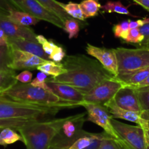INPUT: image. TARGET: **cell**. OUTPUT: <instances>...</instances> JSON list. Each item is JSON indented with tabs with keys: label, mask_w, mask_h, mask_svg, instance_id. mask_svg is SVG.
Listing matches in <instances>:
<instances>
[{
	"label": "cell",
	"mask_w": 149,
	"mask_h": 149,
	"mask_svg": "<svg viewBox=\"0 0 149 149\" xmlns=\"http://www.w3.org/2000/svg\"><path fill=\"white\" fill-rule=\"evenodd\" d=\"M63 65L66 72L49 80L70 85L84 93L103 80L114 77L98 61L82 54L67 56Z\"/></svg>",
	"instance_id": "1"
},
{
	"label": "cell",
	"mask_w": 149,
	"mask_h": 149,
	"mask_svg": "<svg viewBox=\"0 0 149 149\" xmlns=\"http://www.w3.org/2000/svg\"><path fill=\"white\" fill-rule=\"evenodd\" d=\"M72 116L45 121L35 120L17 131L23 137L26 149H50L52 141L62 130L63 124Z\"/></svg>",
	"instance_id": "2"
},
{
	"label": "cell",
	"mask_w": 149,
	"mask_h": 149,
	"mask_svg": "<svg viewBox=\"0 0 149 149\" xmlns=\"http://www.w3.org/2000/svg\"><path fill=\"white\" fill-rule=\"evenodd\" d=\"M66 107L59 105H43L17 101L0 95V119L31 118L39 119L45 115H55Z\"/></svg>",
	"instance_id": "3"
},
{
	"label": "cell",
	"mask_w": 149,
	"mask_h": 149,
	"mask_svg": "<svg viewBox=\"0 0 149 149\" xmlns=\"http://www.w3.org/2000/svg\"><path fill=\"white\" fill-rule=\"evenodd\" d=\"M2 95L17 101L43 105H63L68 109L81 106L79 103L63 100L49 90L33 86L31 83H23L20 82H17L14 86L4 92Z\"/></svg>",
	"instance_id": "4"
},
{
	"label": "cell",
	"mask_w": 149,
	"mask_h": 149,
	"mask_svg": "<svg viewBox=\"0 0 149 149\" xmlns=\"http://www.w3.org/2000/svg\"><path fill=\"white\" fill-rule=\"evenodd\" d=\"M118 62V70L131 71L149 67V49L138 48L130 49L117 48L114 49Z\"/></svg>",
	"instance_id": "5"
},
{
	"label": "cell",
	"mask_w": 149,
	"mask_h": 149,
	"mask_svg": "<svg viewBox=\"0 0 149 149\" xmlns=\"http://www.w3.org/2000/svg\"><path fill=\"white\" fill-rule=\"evenodd\" d=\"M105 133H90L79 129L73 137H67L61 131L52 141L50 149H87Z\"/></svg>",
	"instance_id": "6"
},
{
	"label": "cell",
	"mask_w": 149,
	"mask_h": 149,
	"mask_svg": "<svg viewBox=\"0 0 149 149\" xmlns=\"http://www.w3.org/2000/svg\"><path fill=\"white\" fill-rule=\"evenodd\" d=\"M111 124L119 138L130 149H146V139L141 126H132L112 118Z\"/></svg>",
	"instance_id": "7"
},
{
	"label": "cell",
	"mask_w": 149,
	"mask_h": 149,
	"mask_svg": "<svg viewBox=\"0 0 149 149\" xmlns=\"http://www.w3.org/2000/svg\"><path fill=\"white\" fill-rule=\"evenodd\" d=\"M123 86L125 85L116 80L114 77L104 80L84 93V101L90 103L104 105L113 99L116 92Z\"/></svg>",
	"instance_id": "8"
},
{
	"label": "cell",
	"mask_w": 149,
	"mask_h": 149,
	"mask_svg": "<svg viewBox=\"0 0 149 149\" xmlns=\"http://www.w3.org/2000/svg\"><path fill=\"white\" fill-rule=\"evenodd\" d=\"M82 107L87 110V121L98 125L111 137L115 139H120L111 124L113 116L104 105L84 102Z\"/></svg>",
	"instance_id": "9"
},
{
	"label": "cell",
	"mask_w": 149,
	"mask_h": 149,
	"mask_svg": "<svg viewBox=\"0 0 149 149\" xmlns=\"http://www.w3.org/2000/svg\"><path fill=\"white\" fill-rule=\"evenodd\" d=\"M17 10L34 16L40 20H45L64 30L65 23L59 18L41 5L36 0H10Z\"/></svg>",
	"instance_id": "10"
},
{
	"label": "cell",
	"mask_w": 149,
	"mask_h": 149,
	"mask_svg": "<svg viewBox=\"0 0 149 149\" xmlns=\"http://www.w3.org/2000/svg\"><path fill=\"white\" fill-rule=\"evenodd\" d=\"M86 51L89 55L95 58L114 77L117 75L119 70L117 58L114 49L100 48L87 43L86 46Z\"/></svg>",
	"instance_id": "11"
},
{
	"label": "cell",
	"mask_w": 149,
	"mask_h": 149,
	"mask_svg": "<svg viewBox=\"0 0 149 149\" xmlns=\"http://www.w3.org/2000/svg\"><path fill=\"white\" fill-rule=\"evenodd\" d=\"M10 49H11V63L9 65V67L11 70H36L38 66L48 61L31 53L13 49L12 48H10Z\"/></svg>",
	"instance_id": "12"
},
{
	"label": "cell",
	"mask_w": 149,
	"mask_h": 149,
	"mask_svg": "<svg viewBox=\"0 0 149 149\" xmlns=\"http://www.w3.org/2000/svg\"><path fill=\"white\" fill-rule=\"evenodd\" d=\"M113 99L116 105L120 108L143 113L142 108L135 87L123 86L116 92Z\"/></svg>",
	"instance_id": "13"
},
{
	"label": "cell",
	"mask_w": 149,
	"mask_h": 149,
	"mask_svg": "<svg viewBox=\"0 0 149 149\" xmlns=\"http://www.w3.org/2000/svg\"><path fill=\"white\" fill-rule=\"evenodd\" d=\"M47 84L48 88L55 95L59 96L63 100L67 102H75L81 104L82 106L84 101V93L70 85L55 82L47 78Z\"/></svg>",
	"instance_id": "14"
},
{
	"label": "cell",
	"mask_w": 149,
	"mask_h": 149,
	"mask_svg": "<svg viewBox=\"0 0 149 149\" xmlns=\"http://www.w3.org/2000/svg\"><path fill=\"white\" fill-rule=\"evenodd\" d=\"M0 29H2L9 37L38 42L36 39L37 35L34 31L27 26H20L11 21L5 15H0Z\"/></svg>",
	"instance_id": "15"
},
{
	"label": "cell",
	"mask_w": 149,
	"mask_h": 149,
	"mask_svg": "<svg viewBox=\"0 0 149 149\" xmlns=\"http://www.w3.org/2000/svg\"><path fill=\"white\" fill-rule=\"evenodd\" d=\"M8 45L13 49L20 50L31 53L45 60H50L49 56L44 51L42 45L38 42L29 40L25 39L9 37Z\"/></svg>",
	"instance_id": "16"
},
{
	"label": "cell",
	"mask_w": 149,
	"mask_h": 149,
	"mask_svg": "<svg viewBox=\"0 0 149 149\" xmlns=\"http://www.w3.org/2000/svg\"><path fill=\"white\" fill-rule=\"evenodd\" d=\"M103 105L109 110L113 118H121V119L126 120L130 122L135 123L138 126H141L145 121V118L143 116V113L126 110L120 108L116 105L113 99Z\"/></svg>",
	"instance_id": "17"
},
{
	"label": "cell",
	"mask_w": 149,
	"mask_h": 149,
	"mask_svg": "<svg viewBox=\"0 0 149 149\" xmlns=\"http://www.w3.org/2000/svg\"><path fill=\"white\" fill-rule=\"evenodd\" d=\"M149 75V67L131 71H121L115 78L125 86L135 87Z\"/></svg>",
	"instance_id": "18"
},
{
	"label": "cell",
	"mask_w": 149,
	"mask_h": 149,
	"mask_svg": "<svg viewBox=\"0 0 149 149\" xmlns=\"http://www.w3.org/2000/svg\"><path fill=\"white\" fill-rule=\"evenodd\" d=\"M7 18L11 21L14 22L17 24L27 26V27L30 26H34L40 21L39 19L36 18L34 16L18 10H10Z\"/></svg>",
	"instance_id": "19"
},
{
	"label": "cell",
	"mask_w": 149,
	"mask_h": 149,
	"mask_svg": "<svg viewBox=\"0 0 149 149\" xmlns=\"http://www.w3.org/2000/svg\"><path fill=\"white\" fill-rule=\"evenodd\" d=\"M36 1L41 5L43 6L46 10L59 18L64 23L67 19L71 18L63 8L61 2L60 1H56V0H36Z\"/></svg>",
	"instance_id": "20"
},
{
	"label": "cell",
	"mask_w": 149,
	"mask_h": 149,
	"mask_svg": "<svg viewBox=\"0 0 149 149\" xmlns=\"http://www.w3.org/2000/svg\"><path fill=\"white\" fill-rule=\"evenodd\" d=\"M36 70L45 73L47 75H50L52 77H58L67 72L64 67L63 63L55 62L52 60H48L44 64L38 66Z\"/></svg>",
	"instance_id": "21"
},
{
	"label": "cell",
	"mask_w": 149,
	"mask_h": 149,
	"mask_svg": "<svg viewBox=\"0 0 149 149\" xmlns=\"http://www.w3.org/2000/svg\"><path fill=\"white\" fill-rule=\"evenodd\" d=\"M15 70L0 71V95L8 91L17 83Z\"/></svg>",
	"instance_id": "22"
},
{
	"label": "cell",
	"mask_w": 149,
	"mask_h": 149,
	"mask_svg": "<svg viewBox=\"0 0 149 149\" xmlns=\"http://www.w3.org/2000/svg\"><path fill=\"white\" fill-rule=\"evenodd\" d=\"M17 141L23 142V137L20 134L17 133L15 129L7 127L0 131V145L7 146Z\"/></svg>",
	"instance_id": "23"
},
{
	"label": "cell",
	"mask_w": 149,
	"mask_h": 149,
	"mask_svg": "<svg viewBox=\"0 0 149 149\" xmlns=\"http://www.w3.org/2000/svg\"><path fill=\"white\" fill-rule=\"evenodd\" d=\"M79 4L85 18L97 15L102 7L99 0H83Z\"/></svg>",
	"instance_id": "24"
},
{
	"label": "cell",
	"mask_w": 149,
	"mask_h": 149,
	"mask_svg": "<svg viewBox=\"0 0 149 149\" xmlns=\"http://www.w3.org/2000/svg\"><path fill=\"white\" fill-rule=\"evenodd\" d=\"M101 9H103V12L105 13H116L122 15H127L133 16L136 17L135 15H133L130 13L129 9L127 7L124 5L120 1H109L106 3L103 6H102Z\"/></svg>",
	"instance_id": "25"
},
{
	"label": "cell",
	"mask_w": 149,
	"mask_h": 149,
	"mask_svg": "<svg viewBox=\"0 0 149 149\" xmlns=\"http://www.w3.org/2000/svg\"><path fill=\"white\" fill-rule=\"evenodd\" d=\"M39 119H31V118H7V119H0V129L7 128H13L17 130L26 124Z\"/></svg>",
	"instance_id": "26"
},
{
	"label": "cell",
	"mask_w": 149,
	"mask_h": 149,
	"mask_svg": "<svg viewBox=\"0 0 149 149\" xmlns=\"http://www.w3.org/2000/svg\"><path fill=\"white\" fill-rule=\"evenodd\" d=\"M61 5H62L63 8L65 10V11L71 18H74L79 20H84L85 18H84L82 10H81V7H80L79 4L69 1L67 4L61 3Z\"/></svg>",
	"instance_id": "27"
},
{
	"label": "cell",
	"mask_w": 149,
	"mask_h": 149,
	"mask_svg": "<svg viewBox=\"0 0 149 149\" xmlns=\"http://www.w3.org/2000/svg\"><path fill=\"white\" fill-rule=\"evenodd\" d=\"M98 149H127L121 139H115L108 134L103 140Z\"/></svg>",
	"instance_id": "28"
},
{
	"label": "cell",
	"mask_w": 149,
	"mask_h": 149,
	"mask_svg": "<svg viewBox=\"0 0 149 149\" xmlns=\"http://www.w3.org/2000/svg\"><path fill=\"white\" fill-rule=\"evenodd\" d=\"M11 63V49L8 45L0 46V71L11 70L9 65Z\"/></svg>",
	"instance_id": "29"
},
{
	"label": "cell",
	"mask_w": 149,
	"mask_h": 149,
	"mask_svg": "<svg viewBox=\"0 0 149 149\" xmlns=\"http://www.w3.org/2000/svg\"><path fill=\"white\" fill-rule=\"evenodd\" d=\"M143 112L149 114V86L135 88Z\"/></svg>",
	"instance_id": "30"
},
{
	"label": "cell",
	"mask_w": 149,
	"mask_h": 149,
	"mask_svg": "<svg viewBox=\"0 0 149 149\" xmlns=\"http://www.w3.org/2000/svg\"><path fill=\"white\" fill-rule=\"evenodd\" d=\"M64 30L68 34V38L70 39L73 38H77L80 30L79 23L77 19L74 18H70L65 21Z\"/></svg>",
	"instance_id": "31"
},
{
	"label": "cell",
	"mask_w": 149,
	"mask_h": 149,
	"mask_svg": "<svg viewBox=\"0 0 149 149\" xmlns=\"http://www.w3.org/2000/svg\"><path fill=\"white\" fill-rule=\"evenodd\" d=\"M36 39L38 42L42 45L44 51L49 56H50L56 50L59 48L60 46L55 43L52 39H47L44 35H37Z\"/></svg>",
	"instance_id": "32"
},
{
	"label": "cell",
	"mask_w": 149,
	"mask_h": 149,
	"mask_svg": "<svg viewBox=\"0 0 149 149\" xmlns=\"http://www.w3.org/2000/svg\"><path fill=\"white\" fill-rule=\"evenodd\" d=\"M130 29V20H123L119 23L113 25V32L116 37L122 38V39L127 36Z\"/></svg>",
	"instance_id": "33"
},
{
	"label": "cell",
	"mask_w": 149,
	"mask_h": 149,
	"mask_svg": "<svg viewBox=\"0 0 149 149\" xmlns=\"http://www.w3.org/2000/svg\"><path fill=\"white\" fill-rule=\"evenodd\" d=\"M123 40L126 42L141 44L144 40V37L141 34L139 28L130 29V30L129 31L127 36L124 38Z\"/></svg>",
	"instance_id": "34"
},
{
	"label": "cell",
	"mask_w": 149,
	"mask_h": 149,
	"mask_svg": "<svg viewBox=\"0 0 149 149\" xmlns=\"http://www.w3.org/2000/svg\"><path fill=\"white\" fill-rule=\"evenodd\" d=\"M47 75L42 72H39L36 74V77L33 80H32L30 83L33 86L42 88V89H46V90H49L47 84Z\"/></svg>",
	"instance_id": "35"
},
{
	"label": "cell",
	"mask_w": 149,
	"mask_h": 149,
	"mask_svg": "<svg viewBox=\"0 0 149 149\" xmlns=\"http://www.w3.org/2000/svg\"><path fill=\"white\" fill-rule=\"evenodd\" d=\"M17 10L10 0H0V15H8L10 10Z\"/></svg>",
	"instance_id": "36"
},
{
	"label": "cell",
	"mask_w": 149,
	"mask_h": 149,
	"mask_svg": "<svg viewBox=\"0 0 149 149\" xmlns=\"http://www.w3.org/2000/svg\"><path fill=\"white\" fill-rule=\"evenodd\" d=\"M32 73L29 70H24L20 74H16L15 78L18 82L23 83H30L32 81Z\"/></svg>",
	"instance_id": "37"
},
{
	"label": "cell",
	"mask_w": 149,
	"mask_h": 149,
	"mask_svg": "<svg viewBox=\"0 0 149 149\" xmlns=\"http://www.w3.org/2000/svg\"><path fill=\"white\" fill-rule=\"evenodd\" d=\"M65 58V51L61 46L49 56V59L55 62H61Z\"/></svg>",
	"instance_id": "38"
},
{
	"label": "cell",
	"mask_w": 149,
	"mask_h": 149,
	"mask_svg": "<svg viewBox=\"0 0 149 149\" xmlns=\"http://www.w3.org/2000/svg\"><path fill=\"white\" fill-rule=\"evenodd\" d=\"M139 29L141 34H142L144 37V40L142 42H146V41H147L149 39V23L143 25V26H141Z\"/></svg>",
	"instance_id": "39"
},
{
	"label": "cell",
	"mask_w": 149,
	"mask_h": 149,
	"mask_svg": "<svg viewBox=\"0 0 149 149\" xmlns=\"http://www.w3.org/2000/svg\"><path fill=\"white\" fill-rule=\"evenodd\" d=\"M9 37L1 29H0V46L8 45Z\"/></svg>",
	"instance_id": "40"
},
{
	"label": "cell",
	"mask_w": 149,
	"mask_h": 149,
	"mask_svg": "<svg viewBox=\"0 0 149 149\" xmlns=\"http://www.w3.org/2000/svg\"><path fill=\"white\" fill-rule=\"evenodd\" d=\"M136 4L142 6L144 9L149 12V0H132Z\"/></svg>",
	"instance_id": "41"
},
{
	"label": "cell",
	"mask_w": 149,
	"mask_h": 149,
	"mask_svg": "<svg viewBox=\"0 0 149 149\" xmlns=\"http://www.w3.org/2000/svg\"><path fill=\"white\" fill-rule=\"evenodd\" d=\"M145 86H149V75L143 82L135 86V88H140V87H145Z\"/></svg>",
	"instance_id": "42"
},
{
	"label": "cell",
	"mask_w": 149,
	"mask_h": 149,
	"mask_svg": "<svg viewBox=\"0 0 149 149\" xmlns=\"http://www.w3.org/2000/svg\"><path fill=\"white\" fill-rule=\"evenodd\" d=\"M139 48H148V49H149V39L146 42H141V44H139Z\"/></svg>",
	"instance_id": "43"
},
{
	"label": "cell",
	"mask_w": 149,
	"mask_h": 149,
	"mask_svg": "<svg viewBox=\"0 0 149 149\" xmlns=\"http://www.w3.org/2000/svg\"><path fill=\"white\" fill-rule=\"evenodd\" d=\"M146 149H149V138L146 135Z\"/></svg>",
	"instance_id": "44"
},
{
	"label": "cell",
	"mask_w": 149,
	"mask_h": 149,
	"mask_svg": "<svg viewBox=\"0 0 149 149\" xmlns=\"http://www.w3.org/2000/svg\"><path fill=\"white\" fill-rule=\"evenodd\" d=\"M127 149H130V148H129V147H128V146H127Z\"/></svg>",
	"instance_id": "45"
},
{
	"label": "cell",
	"mask_w": 149,
	"mask_h": 149,
	"mask_svg": "<svg viewBox=\"0 0 149 149\" xmlns=\"http://www.w3.org/2000/svg\"><path fill=\"white\" fill-rule=\"evenodd\" d=\"M1 129H0V131H1Z\"/></svg>",
	"instance_id": "46"
}]
</instances>
